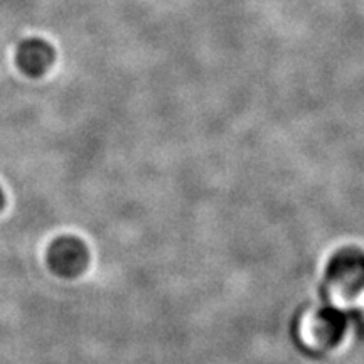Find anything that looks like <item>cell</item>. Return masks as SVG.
Wrapping results in <instances>:
<instances>
[{"label": "cell", "mask_w": 364, "mask_h": 364, "mask_svg": "<svg viewBox=\"0 0 364 364\" xmlns=\"http://www.w3.org/2000/svg\"><path fill=\"white\" fill-rule=\"evenodd\" d=\"M327 300L338 311L364 300V260L359 255H339L326 280Z\"/></svg>", "instance_id": "cell-1"}, {"label": "cell", "mask_w": 364, "mask_h": 364, "mask_svg": "<svg viewBox=\"0 0 364 364\" xmlns=\"http://www.w3.org/2000/svg\"><path fill=\"white\" fill-rule=\"evenodd\" d=\"M343 334V321L338 314L312 309L299 321V341L312 353H326L338 344Z\"/></svg>", "instance_id": "cell-2"}, {"label": "cell", "mask_w": 364, "mask_h": 364, "mask_svg": "<svg viewBox=\"0 0 364 364\" xmlns=\"http://www.w3.org/2000/svg\"><path fill=\"white\" fill-rule=\"evenodd\" d=\"M88 260V250L85 243L73 236H61V238L54 240L48 252V262L53 272L61 277H68V279L83 273Z\"/></svg>", "instance_id": "cell-3"}, {"label": "cell", "mask_w": 364, "mask_h": 364, "mask_svg": "<svg viewBox=\"0 0 364 364\" xmlns=\"http://www.w3.org/2000/svg\"><path fill=\"white\" fill-rule=\"evenodd\" d=\"M56 53L53 46L44 39H26L19 44L16 53V63L19 70L31 78H39L53 66Z\"/></svg>", "instance_id": "cell-4"}, {"label": "cell", "mask_w": 364, "mask_h": 364, "mask_svg": "<svg viewBox=\"0 0 364 364\" xmlns=\"http://www.w3.org/2000/svg\"><path fill=\"white\" fill-rule=\"evenodd\" d=\"M2 206H4V193L2 189H0V209H2Z\"/></svg>", "instance_id": "cell-5"}]
</instances>
